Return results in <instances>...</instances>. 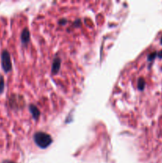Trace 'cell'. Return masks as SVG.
Instances as JSON below:
<instances>
[{
  "label": "cell",
  "instance_id": "1",
  "mask_svg": "<svg viewBox=\"0 0 162 163\" xmlns=\"http://www.w3.org/2000/svg\"><path fill=\"white\" fill-rule=\"evenodd\" d=\"M34 141L41 148H47L53 142L52 137L45 132H37L34 134Z\"/></svg>",
  "mask_w": 162,
  "mask_h": 163
},
{
  "label": "cell",
  "instance_id": "2",
  "mask_svg": "<svg viewBox=\"0 0 162 163\" xmlns=\"http://www.w3.org/2000/svg\"><path fill=\"white\" fill-rule=\"evenodd\" d=\"M1 60H2V67L5 73H9L12 69V65L10 60V55L8 51L4 50L1 55Z\"/></svg>",
  "mask_w": 162,
  "mask_h": 163
},
{
  "label": "cell",
  "instance_id": "3",
  "mask_svg": "<svg viewBox=\"0 0 162 163\" xmlns=\"http://www.w3.org/2000/svg\"><path fill=\"white\" fill-rule=\"evenodd\" d=\"M21 39H22V41L23 44H27L29 41H30V33L27 29H25L23 30V32L22 33V37H21Z\"/></svg>",
  "mask_w": 162,
  "mask_h": 163
},
{
  "label": "cell",
  "instance_id": "4",
  "mask_svg": "<svg viewBox=\"0 0 162 163\" xmlns=\"http://www.w3.org/2000/svg\"><path fill=\"white\" fill-rule=\"evenodd\" d=\"M30 111H31V113L33 115V117L35 119V120H37L38 117L40 115V111L34 105H30Z\"/></svg>",
  "mask_w": 162,
  "mask_h": 163
},
{
  "label": "cell",
  "instance_id": "5",
  "mask_svg": "<svg viewBox=\"0 0 162 163\" xmlns=\"http://www.w3.org/2000/svg\"><path fill=\"white\" fill-rule=\"evenodd\" d=\"M60 60L59 59H56L53 65V73H56V72L58 71V69H60Z\"/></svg>",
  "mask_w": 162,
  "mask_h": 163
},
{
  "label": "cell",
  "instance_id": "6",
  "mask_svg": "<svg viewBox=\"0 0 162 163\" xmlns=\"http://www.w3.org/2000/svg\"><path fill=\"white\" fill-rule=\"evenodd\" d=\"M4 87H5V83H4L3 77L0 76V94L3 92Z\"/></svg>",
  "mask_w": 162,
  "mask_h": 163
},
{
  "label": "cell",
  "instance_id": "7",
  "mask_svg": "<svg viewBox=\"0 0 162 163\" xmlns=\"http://www.w3.org/2000/svg\"><path fill=\"white\" fill-rule=\"evenodd\" d=\"M144 85H145V82H144L143 79H140L139 80V88L142 89L143 88H144Z\"/></svg>",
  "mask_w": 162,
  "mask_h": 163
},
{
  "label": "cell",
  "instance_id": "8",
  "mask_svg": "<svg viewBox=\"0 0 162 163\" xmlns=\"http://www.w3.org/2000/svg\"><path fill=\"white\" fill-rule=\"evenodd\" d=\"M158 56L160 58H162V51H161V52L158 53Z\"/></svg>",
  "mask_w": 162,
  "mask_h": 163
},
{
  "label": "cell",
  "instance_id": "9",
  "mask_svg": "<svg viewBox=\"0 0 162 163\" xmlns=\"http://www.w3.org/2000/svg\"><path fill=\"white\" fill-rule=\"evenodd\" d=\"M8 163H14V162H8Z\"/></svg>",
  "mask_w": 162,
  "mask_h": 163
},
{
  "label": "cell",
  "instance_id": "10",
  "mask_svg": "<svg viewBox=\"0 0 162 163\" xmlns=\"http://www.w3.org/2000/svg\"><path fill=\"white\" fill-rule=\"evenodd\" d=\"M161 43H162V39H161Z\"/></svg>",
  "mask_w": 162,
  "mask_h": 163
}]
</instances>
